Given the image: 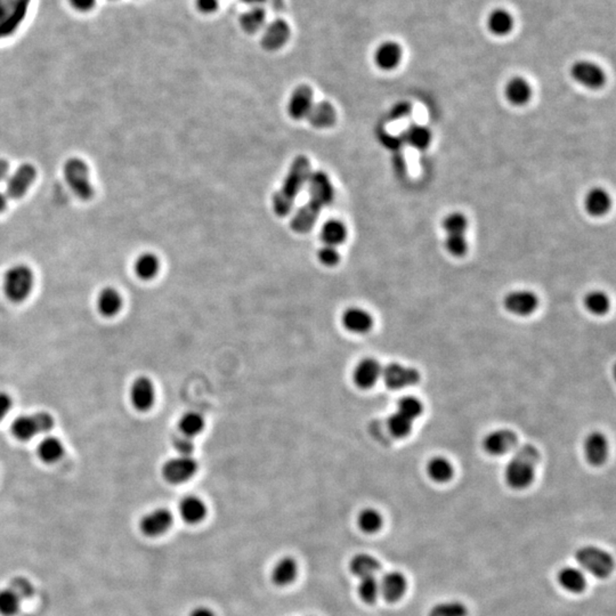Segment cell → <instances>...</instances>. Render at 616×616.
<instances>
[{
    "label": "cell",
    "mask_w": 616,
    "mask_h": 616,
    "mask_svg": "<svg viewBox=\"0 0 616 616\" xmlns=\"http://www.w3.org/2000/svg\"><path fill=\"white\" fill-rule=\"evenodd\" d=\"M540 461V452L532 444H525L516 449L506 467V482L514 490L529 488L536 477V468Z\"/></svg>",
    "instance_id": "1"
},
{
    "label": "cell",
    "mask_w": 616,
    "mask_h": 616,
    "mask_svg": "<svg viewBox=\"0 0 616 616\" xmlns=\"http://www.w3.org/2000/svg\"><path fill=\"white\" fill-rule=\"evenodd\" d=\"M4 292L13 303L25 301L33 289L35 277L29 266L16 264L4 274Z\"/></svg>",
    "instance_id": "2"
},
{
    "label": "cell",
    "mask_w": 616,
    "mask_h": 616,
    "mask_svg": "<svg viewBox=\"0 0 616 616\" xmlns=\"http://www.w3.org/2000/svg\"><path fill=\"white\" fill-rule=\"evenodd\" d=\"M63 175L76 197L84 201L92 199L94 188L90 181V167L83 159H68L63 167Z\"/></svg>",
    "instance_id": "3"
},
{
    "label": "cell",
    "mask_w": 616,
    "mask_h": 616,
    "mask_svg": "<svg viewBox=\"0 0 616 616\" xmlns=\"http://www.w3.org/2000/svg\"><path fill=\"white\" fill-rule=\"evenodd\" d=\"M55 421L48 412H36L32 414H22L13 421L11 430L14 437L20 441H29L37 435L51 432Z\"/></svg>",
    "instance_id": "4"
},
{
    "label": "cell",
    "mask_w": 616,
    "mask_h": 616,
    "mask_svg": "<svg viewBox=\"0 0 616 616\" xmlns=\"http://www.w3.org/2000/svg\"><path fill=\"white\" fill-rule=\"evenodd\" d=\"M575 558L582 569L596 578H608L614 567L613 557L595 545H586L576 551Z\"/></svg>",
    "instance_id": "5"
},
{
    "label": "cell",
    "mask_w": 616,
    "mask_h": 616,
    "mask_svg": "<svg viewBox=\"0 0 616 616\" xmlns=\"http://www.w3.org/2000/svg\"><path fill=\"white\" fill-rule=\"evenodd\" d=\"M199 464L192 456H179L169 459L162 467V475L170 484L188 482L198 473Z\"/></svg>",
    "instance_id": "6"
},
{
    "label": "cell",
    "mask_w": 616,
    "mask_h": 616,
    "mask_svg": "<svg viewBox=\"0 0 616 616\" xmlns=\"http://www.w3.org/2000/svg\"><path fill=\"white\" fill-rule=\"evenodd\" d=\"M385 384L390 389H403L417 385L420 373L417 369L399 363H390L381 373Z\"/></svg>",
    "instance_id": "7"
},
{
    "label": "cell",
    "mask_w": 616,
    "mask_h": 616,
    "mask_svg": "<svg viewBox=\"0 0 616 616\" xmlns=\"http://www.w3.org/2000/svg\"><path fill=\"white\" fill-rule=\"evenodd\" d=\"M571 75L576 83L588 90H599L606 83L603 68L590 61H578L571 68Z\"/></svg>",
    "instance_id": "8"
},
{
    "label": "cell",
    "mask_w": 616,
    "mask_h": 616,
    "mask_svg": "<svg viewBox=\"0 0 616 616\" xmlns=\"http://www.w3.org/2000/svg\"><path fill=\"white\" fill-rule=\"evenodd\" d=\"M36 177L35 166L31 164H21L12 175L7 177L6 197L9 199H21L29 191Z\"/></svg>",
    "instance_id": "9"
},
{
    "label": "cell",
    "mask_w": 616,
    "mask_h": 616,
    "mask_svg": "<svg viewBox=\"0 0 616 616\" xmlns=\"http://www.w3.org/2000/svg\"><path fill=\"white\" fill-rule=\"evenodd\" d=\"M503 306L514 315L529 316L539 306V298L530 290H515L506 295Z\"/></svg>",
    "instance_id": "10"
},
{
    "label": "cell",
    "mask_w": 616,
    "mask_h": 616,
    "mask_svg": "<svg viewBox=\"0 0 616 616\" xmlns=\"http://www.w3.org/2000/svg\"><path fill=\"white\" fill-rule=\"evenodd\" d=\"M173 521V514L169 510L158 508L140 518V530L144 536L155 538L167 532L171 527Z\"/></svg>",
    "instance_id": "11"
},
{
    "label": "cell",
    "mask_w": 616,
    "mask_h": 616,
    "mask_svg": "<svg viewBox=\"0 0 616 616\" xmlns=\"http://www.w3.org/2000/svg\"><path fill=\"white\" fill-rule=\"evenodd\" d=\"M131 401L134 408L140 412L151 410L155 402V387L152 380L144 375L135 379L131 387Z\"/></svg>",
    "instance_id": "12"
},
{
    "label": "cell",
    "mask_w": 616,
    "mask_h": 616,
    "mask_svg": "<svg viewBox=\"0 0 616 616\" xmlns=\"http://www.w3.org/2000/svg\"><path fill=\"white\" fill-rule=\"evenodd\" d=\"M518 444V437L516 433L509 429H497L484 438L483 447L486 452L492 456H503L516 449Z\"/></svg>",
    "instance_id": "13"
},
{
    "label": "cell",
    "mask_w": 616,
    "mask_h": 616,
    "mask_svg": "<svg viewBox=\"0 0 616 616\" xmlns=\"http://www.w3.org/2000/svg\"><path fill=\"white\" fill-rule=\"evenodd\" d=\"M290 27L282 18H277L265 28L262 33V45L267 51H277L286 45L290 38Z\"/></svg>",
    "instance_id": "14"
},
{
    "label": "cell",
    "mask_w": 616,
    "mask_h": 616,
    "mask_svg": "<svg viewBox=\"0 0 616 616\" xmlns=\"http://www.w3.org/2000/svg\"><path fill=\"white\" fill-rule=\"evenodd\" d=\"M382 373V368L378 361L375 358H364L360 361L355 368L353 379L361 389H370L379 380Z\"/></svg>",
    "instance_id": "15"
},
{
    "label": "cell",
    "mask_w": 616,
    "mask_h": 616,
    "mask_svg": "<svg viewBox=\"0 0 616 616\" xmlns=\"http://www.w3.org/2000/svg\"><path fill=\"white\" fill-rule=\"evenodd\" d=\"M584 456L586 461L593 466H601L608 457V442L601 433L588 435L584 441Z\"/></svg>",
    "instance_id": "16"
},
{
    "label": "cell",
    "mask_w": 616,
    "mask_h": 616,
    "mask_svg": "<svg viewBox=\"0 0 616 616\" xmlns=\"http://www.w3.org/2000/svg\"><path fill=\"white\" fill-rule=\"evenodd\" d=\"M342 325L353 334H363L373 327V319L369 312L360 307H351L342 315Z\"/></svg>",
    "instance_id": "17"
},
{
    "label": "cell",
    "mask_w": 616,
    "mask_h": 616,
    "mask_svg": "<svg viewBox=\"0 0 616 616\" xmlns=\"http://www.w3.org/2000/svg\"><path fill=\"white\" fill-rule=\"evenodd\" d=\"M380 584V593L388 603L399 601L406 591V580L399 572H389L382 576Z\"/></svg>",
    "instance_id": "18"
},
{
    "label": "cell",
    "mask_w": 616,
    "mask_h": 616,
    "mask_svg": "<svg viewBox=\"0 0 616 616\" xmlns=\"http://www.w3.org/2000/svg\"><path fill=\"white\" fill-rule=\"evenodd\" d=\"M612 199L608 191L601 188H593L588 191L584 197V209L593 217H601L610 212Z\"/></svg>",
    "instance_id": "19"
},
{
    "label": "cell",
    "mask_w": 616,
    "mask_h": 616,
    "mask_svg": "<svg viewBox=\"0 0 616 616\" xmlns=\"http://www.w3.org/2000/svg\"><path fill=\"white\" fill-rule=\"evenodd\" d=\"M402 55V48L399 44L393 42H384L375 51V66L384 71H390L399 66Z\"/></svg>",
    "instance_id": "20"
},
{
    "label": "cell",
    "mask_w": 616,
    "mask_h": 616,
    "mask_svg": "<svg viewBox=\"0 0 616 616\" xmlns=\"http://www.w3.org/2000/svg\"><path fill=\"white\" fill-rule=\"evenodd\" d=\"M532 87L530 83L521 77H514L508 81L505 88L507 101L514 107H523L532 99Z\"/></svg>",
    "instance_id": "21"
},
{
    "label": "cell",
    "mask_w": 616,
    "mask_h": 616,
    "mask_svg": "<svg viewBox=\"0 0 616 616\" xmlns=\"http://www.w3.org/2000/svg\"><path fill=\"white\" fill-rule=\"evenodd\" d=\"M313 107V92L308 86L298 87L289 102V114L294 119L301 120L308 116Z\"/></svg>",
    "instance_id": "22"
},
{
    "label": "cell",
    "mask_w": 616,
    "mask_h": 616,
    "mask_svg": "<svg viewBox=\"0 0 616 616\" xmlns=\"http://www.w3.org/2000/svg\"><path fill=\"white\" fill-rule=\"evenodd\" d=\"M122 304H123L122 296L116 288L112 286L104 288L97 297V310L105 318L116 316L121 310Z\"/></svg>",
    "instance_id": "23"
},
{
    "label": "cell",
    "mask_w": 616,
    "mask_h": 616,
    "mask_svg": "<svg viewBox=\"0 0 616 616\" xmlns=\"http://www.w3.org/2000/svg\"><path fill=\"white\" fill-rule=\"evenodd\" d=\"M179 512L188 524H198L207 516V506L200 497H185L179 503Z\"/></svg>",
    "instance_id": "24"
},
{
    "label": "cell",
    "mask_w": 616,
    "mask_h": 616,
    "mask_svg": "<svg viewBox=\"0 0 616 616\" xmlns=\"http://www.w3.org/2000/svg\"><path fill=\"white\" fill-rule=\"evenodd\" d=\"M557 580L563 589L572 593H582L586 586V576L582 569L572 566L560 569L557 575Z\"/></svg>",
    "instance_id": "25"
},
{
    "label": "cell",
    "mask_w": 616,
    "mask_h": 616,
    "mask_svg": "<svg viewBox=\"0 0 616 616\" xmlns=\"http://www.w3.org/2000/svg\"><path fill=\"white\" fill-rule=\"evenodd\" d=\"M64 453H66L64 445L61 440L55 436H47L44 438L37 447L39 459L46 464H55L63 458Z\"/></svg>",
    "instance_id": "26"
},
{
    "label": "cell",
    "mask_w": 616,
    "mask_h": 616,
    "mask_svg": "<svg viewBox=\"0 0 616 616\" xmlns=\"http://www.w3.org/2000/svg\"><path fill=\"white\" fill-rule=\"evenodd\" d=\"M298 574V565L296 560L290 557H284L277 562L272 572V580L277 586H284L292 584Z\"/></svg>",
    "instance_id": "27"
},
{
    "label": "cell",
    "mask_w": 616,
    "mask_h": 616,
    "mask_svg": "<svg viewBox=\"0 0 616 616\" xmlns=\"http://www.w3.org/2000/svg\"><path fill=\"white\" fill-rule=\"evenodd\" d=\"M135 273L140 280H153L160 271V260L152 253H144L137 257L134 264Z\"/></svg>",
    "instance_id": "28"
},
{
    "label": "cell",
    "mask_w": 616,
    "mask_h": 616,
    "mask_svg": "<svg viewBox=\"0 0 616 616\" xmlns=\"http://www.w3.org/2000/svg\"><path fill=\"white\" fill-rule=\"evenodd\" d=\"M349 236V231L345 224L338 219H329L323 224L321 229L322 241L327 246L337 247L344 243Z\"/></svg>",
    "instance_id": "29"
},
{
    "label": "cell",
    "mask_w": 616,
    "mask_h": 616,
    "mask_svg": "<svg viewBox=\"0 0 616 616\" xmlns=\"http://www.w3.org/2000/svg\"><path fill=\"white\" fill-rule=\"evenodd\" d=\"M379 560L371 555L360 554L351 560L349 569L355 576L360 579L375 576V573L380 569Z\"/></svg>",
    "instance_id": "30"
},
{
    "label": "cell",
    "mask_w": 616,
    "mask_h": 616,
    "mask_svg": "<svg viewBox=\"0 0 616 616\" xmlns=\"http://www.w3.org/2000/svg\"><path fill=\"white\" fill-rule=\"evenodd\" d=\"M265 22L266 11L262 6H253L240 18L242 30L250 35L258 32L265 25Z\"/></svg>",
    "instance_id": "31"
},
{
    "label": "cell",
    "mask_w": 616,
    "mask_h": 616,
    "mask_svg": "<svg viewBox=\"0 0 616 616\" xmlns=\"http://www.w3.org/2000/svg\"><path fill=\"white\" fill-rule=\"evenodd\" d=\"M488 29L497 36H506L514 27V18L506 9H495L488 16Z\"/></svg>",
    "instance_id": "32"
},
{
    "label": "cell",
    "mask_w": 616,
    "mask_h": 616,
    "mask_svg": "<svg viewBox=\"0 0 616 616\" xmlns=\"http://www.w3.org/2000/svg\"><path fill=\"white\" fill-rule=\"evenodd\" d=\"M432 131L426 126L413 125L405 131V142L417 150H426L432 143Z\"/></svg>",
    "instance_id": "33"
},
{
    "label": "cell",
    "mask_w": 616,
    "mask_h": 616,
    "mask_svg": "<svg viewBox=\"0 0 616 616\" xmlns=\"http://www.w3.org/2000/svg\"><path fill=\"white\" fill-rule=\"evenodd\" d=\"M427 471L434 482L447 483L452 478L453 466L447 459L443 457H435L427 466Z\"/></svg>",
    "instance_id": "34"
},
{
    "label": "cell",
    "mask_w": 616,
    "mask_h": 616,
    "mask_svg": "<svg viewBox=\"0 0 616 616\" xmlns=\"http://www.w3.org/2000/svg\"><path fill=\"white\" fill-rule=\"evenodd\" d=\"M205 426V419L198 412H188L179 421V433L191 438L203 433Z\"/></svg>",
    "instance_id": "35"
},
{
    "label": "cell",
    "mask_w": 616,
    "mask_h": 616,
    "mask_svg": "<svg viewBox=\"0 0 616 616\" xmlns=\"http://www.w3.org/2000/svg\"><path fill=\"white\" fill-rule=\"evenodd\" d=\"M584 306L595 315H604L610 310V298L605 292L595 290L584 297Z\"/></svg>",
    "instance_id": "36"
},
{
    "label": "cell",
    "mask_w": 616,
    "mask_h": 616,
    "mask_svg": "<svg viewBox=\"0 0 616 616\" xmlns=\"http://www.w3.org/2000/svg\"><path fill=\"white\" fill-rule=\"evenodd\" d=\"M358 525L361 531L368 534L378 532L382 526V516L378 510L366 508L358 514Z\"/></svg>",
    "instance_id": "37"
},
{
    "label": "cell",
    "mask_w": 616,
    "mask_h": 616,
    "mask_svg": "<svg viewBox=\"0 0 616 616\" xmlns=\"http://www.w3.org/2000/svg\"><path fill=\"white\" fill-rule=\"evenodd\" d=\"M22 599L11 588L0 590V614L16 616L21 610Z\"/></svg>",
    "instance_id": "38"
},
{
    "label": "cell",
    "mask_w": 616,
    "mask_h": 616,
    "mask_svg": "<svg viewBox=\"0 0 616 616\" xmlns=\"http://www.w3.org/2000/svg\"><path fill=\"white\" fill-rule=\"evenodd\" d=\"M358 596L366 604H373L380 595V584L375 576L361 579L358 584Z\"/></svg>",
    "instance_id": "39"
},
{
    "label": "cell",
    "mask_w": 616,
    "mask_h": 616,
    "mask_svg": "<svg viewBox=\"0 0 616 616\" xmlns=\"http://www.w3.org/2000/svg\"><path fill=\"white\" fill-rule=\"evenodd\" d=\"M466 605L458 600L444 601L435 605L428 616H467Z\"/></svg>",
    "instance_id": "40"
},
{
    "label": "cell",
    "mask_w": 616,
    "mask_h": 616,
    "mask_svg": "<svg viewBox=\"0 0 616 616\" xmlns=\"http://www.w3.org/2000/svg\"><path fill=\"white\" fill-rule=\"evenodd\" d=\"M442 227L447 234H466L468 219L461 212H451L444 217Z\"/></svg>",
    "instance_id": "41"
},
{
    "label": "cell",
    "mask_w": 616,
    "mask_h": 616,
    "mask_svg": "<svg viewBox=\"0 0 616 616\" xmlns=\"http://www.w3.org/2000/svg\"><path fill=\"white\" fill-rule=\"evenodd\" d=\"M412 423H413L412 420L404 417L399 412H396V413L392 414L388 419V429L394 437H406L412 430Z\"/></svg>",
    "instance_id": "42"
},
{
    "label": "cell",
    "mask_w": 616,
    "mask_h": 616,
    "mask_svg": "<svg viewBox=\"0 0 616 616\" xmlns=\"http://www.w3.org/2000/svg\"><path fill=\"white\" fill-rule=\"evenodd\" d=\"M423 403L413 396H405L397 403V412L413 421L423 413Z\"/></svg>",
    "instance_id": "43"
},
{
    "label": "cell",
    "mask_w": 616,
    "mask_h": 616,
    "mask_svg": "<svg viewBox=\"0 0 616 616\" xmlns=\"http://www.w3.org/2000/svg\"><path fill=\"white\" fill-rule=\"evenodd\" d=\"M444 247L449 255L454 257H462L467 253L468 241L464 234H447Z\"/></svg>",
    "instance_id": "44"
},
{
    "label": "cell",
    "mask_w": 616,
    "mask_h": 616,
    "mask_svg": "<svg viewBox=\"0 0 616 616\" xmlns=\"http://www.w3.org/2000/svg\"><path fill=\"white\" fill-rule=\"evenodd\" d=\"M8 588H11L22 600L31 598L35 593L33 584L28 579L22 578V576L12 579Z\"/></svg>",
    "instance_id": "45"
},
{
    "label": "cell",
    "mask_w": 616,
    "mask_h": 616,
    "mask_svg": "<svg viewBox=\"0 0 616 616\" xmlns=\"http://www.w3.org/2000/svg\"><path fill=\"white\" fill-rule=\"evenodd\" d=\"M318 258H319L322 265L327 266V267H334L339 264L340 253L337 247L325 244L318 253Z\"/></svg>",
    "instance_id": "46"
},
{
    "label": "cell",
    "mask_w": 616,
    "mask_h": 616,
    "mask_svg": "<svg viewBox=\"0 0 616 616\" xmlns=\"http://www.w3.org/2000/svg\"><path fill=\"white\" fill-rule=\"evenodd\" d=\"M174 447L179 453V456H192L194 451V444L192 438L179 434L173 440Z\"/></svg>",
    "instance_id": "47"
},
{
    "label": "cell",
    "mask_w": 616,
    "mask_h": 616,
    "mask_svg": "<svg viewBox=\"0 0 616 616\" xmlns=\"http://www.w3.org/2000/svg\"><path fill=\"white\" fill-rule=\"evenodd\" d=\"M195 6L203 14H212L219 6V0H195Z\"/></svg>",
    "instance_id": "48"
},
{
    "label": "cell",
    "mask_w": 616,
    "mask_h": 616,
    "mask_svg": "<svg viewBox=\"0 0 616 616\" xmlns=\"http://www.w3.org/2000/svg\"><path fill=\"white\" fill-rule=\"evenodd\" d=\"M12 406V396L5 392H0V421L6 417Z\"/></svg>",
    "instance_id": "49"
},
{
    "label": "cell",
    "mask_w": 616,
    "mask_h": 616,
    "mask_svg": "<svg viewBox=\"0 0 616 616\" xmlns=\"http://www.w3.org/2000/svg\"><path fill=\"white\" fill-rule=\"evenodd\" d=\"M72 6L80 12H88L95 6L96 0H70Z\"/></svg>",
    "instance_id": "50"
},
{
    "label": "cell",
    "mask_w": 616,
    "mask_h": 616,
    "mask_svg": "<svg viewBox=\"0 0 616 616\" xmlns=\"http://www.w3.org/2000/svg\"><path fill=\"white\" fill-rule=\"evenodd\" d=\"M9 173V164L5 159H0V183L7 179Z\"/></svg>",
    "instance_id": "51"
},
{
    "label": "cell",
    "mask_w": 616,
    "mask_h": 616,
    "mask_svg": "<svg viewBox=\"0 0 616 616\" xmlns=\"http://www.w3.org/2000/svg\"><path fill=\"white\" fill-rule=\"evenodd\" d=\"M190 616H216L215 615L214 612H212L210 608H194L192 612H191Z\"/></svg>",
    "instance_id": "52"
},
{
    "label": "cell",
    "mask_w": 616,
    "mask_h": 616,
    "mask_svg": "<svg viewBox=\"0 0 616 616\" xmlns=\"http://www.w3.org/2000/svg\"><path fill=\"white\" fill-rule=\"evenodd\" d=\"M7 197L5 194L0 192V212H3L6 209Z\"/></svg>",
    "instance_id": "53"
},
{
    "label": "cell",
    "mask_w": 616,
    "mask_h": 616,
    "mask_svg": "<svg viewBox=\"0 0 616 616\" xmlns=\"http://www.w3.org/2000/svg\"><path fill=\"white\" fill-rule=\"evenodd\" d=\"M243 3L249 4L251 6H260L262 3H265L267 0H242Z\"/></svg>",
    "instance_id": "54"
}]
</instances>
